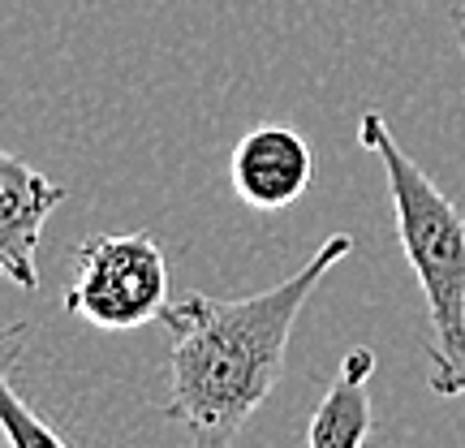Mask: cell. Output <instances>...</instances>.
Returning a JSON list of instances; mask_svg holds the SVG:
<instances>
[{
    "instance_id": "1",
    "label": "cell",
    "mask_w": 465,
    "mask_h": 448,
    "mask_svg": "<svg viewBox=\"0 0 465 448\" xmlns=\"http://www.w3.org/2000/svg\"><path fill=\"white\" fill-rule=\"evenodd\" d=\"M353 250L332 233L293 276L246 298L185 294L160 311L168 328V423H182L190 448H237L242 427L284 375L289 336L319 281Z\"/></svg>"
},
{
    "instance_id": "2",
    "label": "cell",
    "mask_w": 465,
    "mask_h": 448,
    "mask_svg": "<svg viewBox=\"0 0 465 448\" xmlns=\"http://www.w3.org/2000/svg\"><path fill=\"white\" fill-rule=\"evenodd\" d=\"M358 143L371 155H380L388 194H392V216H397V242L427 298L431 393L465 397V216L401 151L380 113H362Z\"/></svg>"
},
{
    "instance_id": "3",
    "label": "cell",
    "mask_w": 465,
    "mask_h": 448,
    "mask_svg": "<svg viewBox=\"0 0 465 448\" xmlns=\"http://www.w3.org/2000/svg\"><path fill=\"white\" fill-rule=\"evenodd\" d=\"M168 306V264L155 233H95L74 250L65 311L100 333H130Z\"/></svg>"
},
{
    "instance_id": "4",
    "label": "cell",
    "mask_w": 465,
    "mask_h": 448,
    "mask_svg": "<svg viewBox=\"0 0 465 448\" xmlns=\"http://www.w3.org/2000/svg\"><path fill=\"white\" fill-rule=\"evenodd\" d=\"M65 203V185L44 177L39 168L0 147V276L17 289H39V237L48 216Z\"/></svg>"
},
{
    "instance_id": "5",
    "label": "cell",
    "mask_w": 465,
    "mask_h": 448,
    "mask_svg": "<svg viewBox=\"0 0 465 448\" xmlns=\"http://www.w3.org/2000/svg\"><path fill=\"white\" fill-rule=\"evenodd\" d=\"M315 155L289 125L250 130L229 155V182L254 212H284L311 190Z\"/></svg>"
},
{
    "instance_id": "6",
    "label": "cell",
    "mask_w": 465,
    "mask_h": 448,
    "mask_svg": "<svg viewBox=\"0 0 465 448\" xmlns=\"http://www.w3.org/2000/svg\"><path fill=\"white\" fill-rule=\"evenodd\" d=\"M371 375H375V353L366 345L349 349L341 358L336 380L319 401L306 448H362L371 435Z\"/></svg>"
},
{
    "instance_id": "7",
    "label": "cell",
    "mask_w": 465,
    "mask_h": 448,
    "mask_svg": "<svg viewBox=\"0 0 465 448\" xmlns=\"http://www.w3.org/2000/svg\"><path fill=\"white\" fill-rule=\"evenodd\" d=\"M17 336H22L17 328L0 333V432H5L9 448H69L65 440L22 401V393H17V383H14V358H17L14 341Z\"/></svg>"
},
{
    "instance_id": "8",
    "label": "cell",
    "mask_w": 465,
    "mask_h": 448,
    "mask_svg": "<svg viewBox=\"0 0 465 448\" xmlns=\"http://www.w3.org/2000/svg\"><path fill=\"white\" fill-rule=\"evenodd\" d=\"M449 22L457 31V44H461V56H465V0H449Z\"/></svg>"
}]
</instances>
